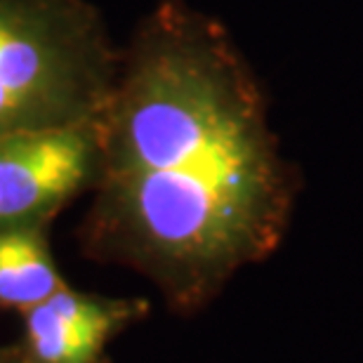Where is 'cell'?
Segmentation results:
<instances>
[{
    "label": "cell",
    "instance_id": "6da1fadb",
    "mask_svg": "<svg viewBox=\"0 0 363 363\" xmlns=\"http://www.w3.org/2000/svg\"><path fill=\"white\" fill-rule=\"evenodd\" d=\"M97 172L116 248L186 293L267 255L286 227V168L255 78L222 26L177 0L121 57Z\"/></svg>",
    "mask_w": 363,
    "mask_h": 363
},
{
    "label": "cell",
    "instance_id": "7a4b0ae2",
    "mask_svg": "<svg viewBox=\"0 0 363 363\" xmlns=\"http://www.w3.org/2000/svg\"><path fill=\"white\" fill-rule=\"evenodd\" d=\"M118 64L85 0H0V137L99 123Z\"/></svg>",
    "mask_w": 363,
    "mask_h": 363
},
{
    "label": "cell",
    "instance_id": "3957f363",
    "mask_svg": "<svg viewBox=\"0 0 363 363\" xmlns=\"http://www.w3.org/2000/svg\"><path fill=\"white\" fill-rule=\"evenodd\" d=\"M99 161V123L0 137V229L33 224L71 199Z\"/></svg>",
    "mask_w": 363,
    "mask_h": 363
},
{
    "label": "cell",
    "instance_id": "277c9868",
    "mask_svg": "<svg viewBox=\"0 0 363 363\" xmlns=\"http://www.w3.org/2000/svg\"><path fill=\"white\" fill-rule=\"evenodd\" d=\"M121 318H125L121 302L62 288L26 309L28 345L40 363H92Z\"/></svg>",
    "mask_w": 363,
    "mask_h": 363
},
{
    "label": "cell",
    "instance_id": "5b68a950",
    "mask_svg": "<svg viewBox=\"0 0 363 363\" xmlns=\"http://www.w3.org/2000/svg\"><path fill=\"white\" fill-rule=\"evenodd\" d=\"M62 288L38 229L31 224L0 229V304L26 311Z\"/></svg>",
    "mask_w": 363,
    "mask_h": 363
}]
</instances>
